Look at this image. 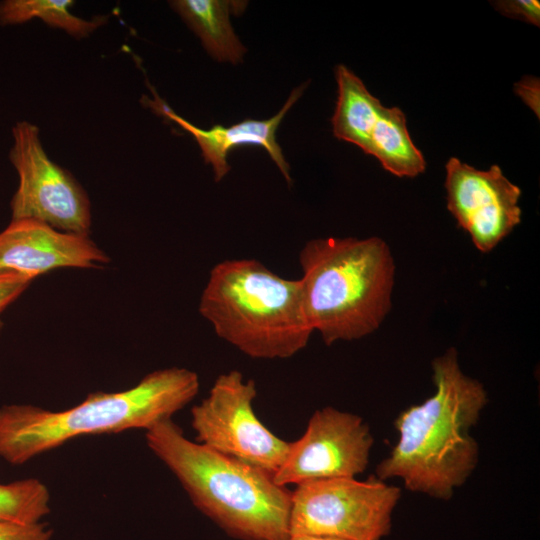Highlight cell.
<instances>
[{
    "label": "cell",
    "mask_w": 540,
    "mask_h": 540,
    "mask_svg": "<svg viewBox=\"0 0 540 540\" xmlns=\"http://www.w3.org/2000/svg\"><path fill=\"white\" fill-rule=\"evenodd\" d=\"M447 209L482 253L492 251L521 222V189L498 165L489 170L452 157L446 164Z\"/></svg>",
    "instance_id": "cell-10"
},
{
    "label": "cell",
    "mask_w": 540,
    "mask_h": 540,
    "mask_svg": "<svg viewBox=\"0 0 540 540\" xmlns=\"http://www.w3.org/2000/svg\"><path fill=\"white\" fill-rule=\"evenodd\" d=\"M50 512L48 488L36 478L0 484V521L39 522Z\"/></svg>",
    "instance_id": "cell-17"
},
{
    "label": "cell",
    "mask_w": 540,
    "mask_h": 540,
    "mask_svg": "<svg viewBox=\"0 0 540 540\" xmlns=\"http://www.w3.org/2000/svg\"><path fill=\"white\" fill-rule=\"evenodd\" d=\"M373 443L370 429L360 416L324 407L312 414L304 434L290 442L273 479L287 487L316 480L356 478L369 464Z\"/></svg>",
    "instance_id": "cell-9"
},
{
    "label": "cell",
    "mask_w": 540,
    "mask_h": 540,
    "mask_svg": "<svg viewBox=\"0 0 540 540\" xmlns=\"http://www.w3.org/2000/svg\"><path fill=\"white\" fill-rule=\"evenodd\" d=\"M189 27L199 36L207 52L220 62L237 64L246 48L230 23V14L239 12L245 2L221 0H176L170 2Z\"/></svg>",
    "instance_id": "cell-13"
},
{
    "label": "cell",
    "mask_w": 540,
    "mask_h": 540,
    "mask_svg": "<svg viewBox=\"0 0 540 540\" xmlns=\"http://www.w3.org/2000/svg\"><path fill=\"white\" fill-rule=\"evenodd\" d=\"M335 75L338 98L332 117L333 134L369 154L371 135L383 105L346 66L338 65Z\"/></svg>",
    "instance_id": "cell-14"
},
{
    "label": "cell",
    "mask_w": 540,
    "mask_h": 540,
    "mask_svg": "<svg viewBox=\"0 0 540 540\" xmlns=\"http://www.w3.org/2000/svg\"><path fill=\"white\" fill-rule=\"evenodd\" d=\"M73 3L71 0H5L0 2V24L15 25L39 18L70 36L84 38L107 21L104 16L86 20L74 15L70 11Z\"/></svg>",
    "instance_id": "cell-16"
},
{
    "label": "cell",
    "mask_w": 540,
    "mask_h": 540,
    "mask_svg": "<svg viewBox=\"0 0 540 540\" xmlns=\"http://www.w3.org/2000/svg\"><path fill=\"white\" fill-rule=\"evenodd\" d=\"M145 438L193 504L229 536L287 540L292 492L272 474L189 440L172 419L147 430Z\"/></svg>",
    "instance_id": "cell-3"
},
{
    "label": "cell",
    "mask_w": 540,
    "mask_h": 540,
    "mask_svg": "<svg viewBox=\"0 0 540 540\" xmlns=\"http://www.w3.org/2000/svg\"><path fill=\"white\" fill-rule=\"evenodd\" d=\"M198 310L219 338L255 359L290 358L313 333L300 279L283 278L255 259L217 263Z\"/></svg>",
    "instance_id": "cell-5"
},
{
    "label": "cell",
    "mask_w": 540,
    "mask_h": 540,
    "mask_svg": "<svg viewBox=\"0 0 540 540\" xmlns=\"http://www.w3.org/2000/svg\"><path fill=\"white\" fill-rule=\"evenodd\" d=\"M2 327H3V324H2V321L0 320V332H1Z\"/></svg>",
    "instance_id": "cell-22"
},
{
    "label": "cell",
    "mask_w": 540,
    "mask_h": 540,
    "mask_svg": "<svg viewBox=\"0 0 540 540\" xmlns=\"http://www.w3.org/2000/svg\"><path fill=\"white\" fill-rule=\"evenodd\" d=\"M307 83L295 88L281 110L267 120L245 119L229 127L214 125L210 129H202L174 113L165 103L156 101V109L167 118L175 121L189 132L198 143L205 163L214 171V179L220 181L231 169L227 162L228 152L240 145H259L263 147L276 163L286 181L291 184L289 165L276 140V130L288 110L302 95Z\"/></svg>",
    "instance_id": "cell-12"
},
{
    "label": "cell",
    "mask_w": 540,
    "mask_h": 540,
    "mask_svg": "<svg viewBox=\"0 0 540 540\" xmlns=\"http://www.w3.org/2000/svg\"><path fill=\"white\" fill-rule=\"evenodd\" d=\"M401 489L376 476L365 481L334 478L296 485L290 535L341 540H382L392 527Z\"/></svg>",
    "instance_id": "cell-6"
},
{
    "label": "cell",
    "mask_w": 540,
    "mask_h": 540,
    "mask_svg": "<svg viewBox=\"0 0 540 540\" xmlns=\"http://www.w3.org/2000/svg\"><path fill=\"white\" fill-rule=\"evenodd\" d=\"M196 372L171 367L147 374L120 392L90 393L66 410L10 404L0 407V458L12 465L84 435L144 429L171 419L198 393Z\"/></svg>",
    "instance_id": "cell-2"
},
{
    "label": "cell",
    "mask_w": 540,
    "mask_h": 540,
    "mask_svg": "<svg viewBox=\"0 0 540 540\" xmlns=\"http://www.w3.org/2000/svg\"><path fill=\"white\" fill-rule=\"evenodd\" d=\"M256 384L237 370L220 374L209 394L191 409L198 443L269 474L284 462L290 442L273 434L256 416Z\"/></svg>",
    "instance_id": "cell-7"
},
{
    "label": "cell",
    "mask_w": 540,
    "mask_h": 540,
    "mask_svg": "<svg viewBox=\"0 0 540 540\" xmlns=\"http://www.w3.org/2000/svg\"><path fill=\"white\" fill-rule=\"evenodd\" d=\"M287 540H341L336 538L312 536V535H290Z\"/></svg>",
    "instance_id": "cell-21"
},
{
    "label": "cell",
    "mask_w": 540,
    "mask_h": 540,
    "mask_svg": "<svg viewBox=\"0 0 540 540\" xmlns=\"http://www.w3.org/2000/svg\"><path fill=\"white\" fill-rule=\"evenodd\" d=\"M495 9L501 14L522 20L539 27L540 24V5L535 0H509L496 1L493 4Z\"/></svg>",
    "instance_id": "cell-19"
},
{
    "label": "cell",
    "mask_w": 540,
    "mask_h": 540,
    "mask_svg": "<svg viewBox=\"0 0 540 540\" xmlns=\"http://www.w3.org/2000/svg\"><path fill=\"white\" fill-rule=\"evenodd\" d=\"M51 536V529L40 521H0V540H50Z\"/></svg>",
    "instance_id": "cell-18"
},
{
    "label": "cell",
    "mask_w": 540,
    "mask_h": 540,
    "mask_svg": "<svg viewBox=\"0 0 540 540\" xmlns=\"http://www.w3.org/2000/svg\"><path fill=\"white\" fill-rule=\"evenodd\" d=\"M369 155L398 177H415L426 168L422 153L409 135L406 117L397 107H382L371 135Z\"/></svg>",
    "instance_id": "cell-15"
},
{
    "label": "cell",
    "mask_w": 540,
    "mask_h": 540,
    "mask_svg": "<svg viewBox=\"0 0 540 540\" xmlns=\"http://www.w3.org/2000/svg\"><path fill=\"white\" fill-rule=\"evenodd\" d=\"M308 321L326 345L376 331L392 306L395 264L379 237H326L299 253Z\"/></svg>",
    "instance_id": "cell-4"
},
{
    "label": "cell",
    "mask_w": 540,
    "mask_h": 540,
    "mask_svg": "<svg viewBox=\"0 0 540 540\" xmlns=\"http://www.w3.org/2000/svg\"><path fill=\"white\" fill-rule=\"evenodd\" d=\"M31 281L19 275L0 276V313L27 289Z\"/></svg>",
    "instance_id": "cell-20"
},
{
    "label": "cell",
    "mask_w": 540,
    "mask_h": 540,
    "mask_svg": "<svg viewBox=\"0 0 540 540\" xmlns=\"http://www.w3.org/2000/svg\"><path fill=\"white\" fill-rule=\"evenodd\" d=\"M10 161L19 177L11 220L30 219L58 231L89 236L91 209L76 179L45 152L36 125L21 121L12 130Z\"/></svg>",
    "instance_id": "cell-8"
},
{
    "label": "cell",
    "mask_w": 540,
    "mask_h": 540,
    "mask_svg": "<svg viewBox=\"0 0 540 540\" xmlns=\"http://www.w3.org/2000/svg\"><path fill=\"white\" fill-rule=\"evenodd\" d=\"M109 261L89 236L61 232L36 220H11L0 232V276L33 280L51 270L96 268Z\"/></svg>",
    "instance_id": "cell-11"
},
{
    "label": "cell",
    "mask_w": 540,
    "mask_h": 540,
    "mask_svg": "<svg viewBox=\"0 0 540 540\" xmlns=\"http://www.w3.org/2000/svg\"><path fill=\"white\" fill-rule=\"evenodd\" d=\"M432 380L434 394L395 419L398 440L374 476L399 478L412 492L448 500L478 464L479 445L470 429L488 394L480 381L461 370L455 348L432 361Z\"/></svg>",
    "instance_id": "cell-1"
}]
</instances>
